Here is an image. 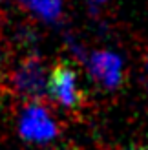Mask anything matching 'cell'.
<instances>
[{
  "instance_id": "cell-1",
  "label": "cell",
  "mask_w": 148,
  "mask_h": 150,
  "mask_svg": "<svg viewBox=\"0 0 148 150\" xmlns=\"http://www.w3.org/2000/svg\"><path fill=\"white\" fill-rule=\"evenodd\" d=\"M11 86L20 97L39 103L48 93V73L39 57H26L11 73Z\"/></svg>"
},
{
  "instance_id": "cell-2",
  "label": "cell",
  "mask_w": 148,
  "mask_h": 150,
  "mask_svg": "<svg viewBox=\"0 0 148 150\" xmlns=\"http://www.w3.org/2000/svg\"><path fill=\"white\" fill-rule=\"evenodd\" d=\"M48 95L66 108L80 106L82 95L77 86V73L68 62H57L48 73Z\"/></svg>"
},
{
  "instance_id": "cell-3",
  "label": "cell",
  "mask_w": 148,
  "mask_h": 150,
  "mask_svg": "<svg viewBox=\"0 0 148 150\" xmlns=\"http://www.w3.org/2000/svg\"><path fill=\"white\" fill-rule=\"evenodd\" d=\"M20 136L33 143H48L57 137V123L40 103H31L20 115Z\"/></svg>"
},
{
  "instance_id": "cell-4",
  "label": "cell",
  "mask_w": 148,
  "mask_h": 150,
  "mask_svg": "<svg viewBox=\"0 0 148 150\" xmlns=\"http://www.w3.org/2000/svg\"><path fill=\"white\" fill-rule=\"evenodd\" d=\"M90 73L106 88H117L123 82V61L112 51H93L88 62Z\"/></svg>"
},
{
  "instance_id": "cell-5",
  "label": "cell",
  "mask_w": 148,
  "mask_h": 150,
  "mask_svg": "<svg viewBox=\"0 0 148 150\" xmlns=\"http://www.w3.org/2000/svg\"><path fill=\"white\" fill-rule=\"evenodd\" d=\"M22 2L44 20H55L62 11V0H22Z\"/></svg>"
},
{
  "instance_id": "cell-6",
  "label": "cell",
  "mask_w": 148,
  "mask_h": 150,
  "mask_svg": "<svg viewBox=\"0 0 148 150\" xmlns=\"http://www.w3.org/2000/svg\"><path fill=\"white\" fill-rule=\"evenodd\" d=\"M146 75H148V57H146Z\"/></svg>"
},
{
  "instance_id": "cell-7",
  "label": "cell",
  "mask_w": 148,
  "mask_h": 150,
  "mask_svg": "<svg viewBox=\"0 0 148 150\" xmlns=\"http://www.w3.org/2000/svg\"><path fill=\"white\" fill-rule=\"evenodd\" d=\"M95 2H99V4H102V2H104V0H95Z\"/></svg>"
}]
</instances>
